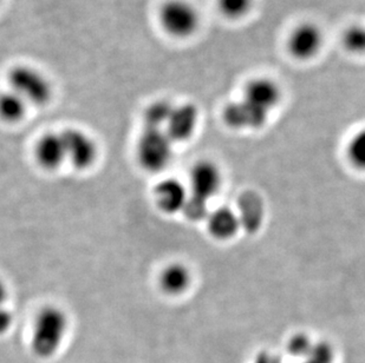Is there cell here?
Segmentation results:
<instances>
[{
    "label": "cell",
    "instance_id": "obj_1",
    "mask_svg": "<svg viewBox=\"0 0 365 363\" xmlns=\"http://www.w3.org/2000/svg\"><path fill=\"white\" fill-rule=\"evenodd\" d=\"M69 330V317L56 305H46L36 315L32 325L31 349L39 359H50L58 353Z\"/></svg>",
    "mask_w": 365,
    "mask_h": 363
},
{
    "label": "cell",
    "instance_id": "obj_2",
    "mask_svg": "<svg viewBox=\"0 0 365 363\" xmlns=\"http://www.w3.org/2000/svg\"><path fill=\"white\" fill-rule=\"evenodd\" d=\"M173 141L163 129H147L136 145V158L142 168L150 172H161L173 157Z\"/></svg>",
    "mask_w": 365,
    "mask_h": 363
},
{
    "label": "cell",
    "instance_id": "obj_3",
    "mask_svg": "<svg viewBox=\"0 0 365 363\" xmlns=\"http://www.w3.org/2000/svg\"><path fill=\"white\" fill-rule=\"evenodd\" d=\"M9 83L11 90L28 104L43 107L51 100V83L35 68L16 66L9 73Z\"/></svg>",
    "mask_w": 365,
    "mask_h": 363
},
{
    "label": "cell",
    "instance_id": "obj_4",
    "mask_svg": "<svg viewBox=\"0 0 365 363\" xmlns=\"http://www.w3.org/2000/svg\"><path fill=\"white\" fill-rule=\"evenodd\" d=\"M160 23L169 36L188 38L200 24V14L187 0H168L160 10Z\"/></svg>",
    "mask_w": 365,
    "mask_h": 363
},
{
    "label": "cell",
    "instance_id": "obj_5",
    "mask_svg": "<svg viewBox=\"0 0 365 363\" xmlns=\"http://www.w3.org/2000/svg\"><path fill=\"white\" fill-rule=\"evenodd\" d=\"M62 136L66 144V161L77 170L93 168L100 154L96 141L80 129H68L63 131Z\"/></svg>",
    "mask_w": 365,
    "mask_h": 363
},
{
    "label": "cell",
    "instance_id": "obj_6",
    "mask_svg": "<svg viewBox=\"0 0 365 363\" xmlns=\"http://www.w3.org/2000/svg\"><path fill=\"white\" fill-rule=\"evenodd\" d=\"M282 91L274 80L269 78H255L246 85L244 93L245 103L264 115L279 103Z\"/></svg>",
    "mask_w": 365,
    "mask_h": 363
},
{
    "label": "cell",
    "instance_id": "obj_7",
    "mask_svg": "<svg viewBox=\"0 0 365 363\" xmlns=\"http://www.w3.org/2000/svg\"><path fill=\"white\" fill-rule=\"evenodd\" d=\"M323 45V33L317 25L305 23L298 25L287 41L289 51L298 59H310L317 55Z\"/></svg>",
    "mask_w": 365,
    "mask_h": 363
},
{
    "label": "cell",
    "instance_id": "obj_8",
    "mask_svg": "<svg viewBox=\"0 0 365 363\" xmlns=\"http://www.w3.org/2000/svg\"><path fill=\"white\" fill-rule=\"evenodd\" d=\"M221 175L217 165L212 162H199L190 172L192 199L206 202L220 188Z\"/></svg>",
    "mask_w": 365,
    "mask_h": 363
},
{
    "label": "cell",
    "instance_id": "obj_9",
    "mask_svg": "<svg viewBox=\"0 0 365 363\" xmlns=\"http://www.w3.org/2000/svg\"><path fill=\"white\" fill-rule=\"evenodd\" d=\"M36 161L41 168L53 172L66 161V144L62 132H48L37 142L35 147Z\"/></svg>",
    "mask_w": 365,
    "mask_h": 363
},
{
    "label": "cell",
    "instance_id": "obj_10",
    "mask_svg": "<svg viewBox=\"0 0 365 363\" xmlns=\"http://www.w3.org/2000/svg\"><path fill=\"white\" fill-rule=\"evenodd\" d=\"M197 123V110L192 104L174 107L165 124V134L174 141H185L193 134Z\"/></svg>",
    "mask_w": 365,
    "mask_h": 363
},
{
    "label": "cell",
    "instance_id": "obj_11",
    "mask_svg": "<svg viewBox=\"0 0 365 363\" xmlns=\"http://www.w3.org/2000/svg\"><path fill=\"white\" fill-rule=\"evenodd\" d=\"M155 202L163 213L175 214L185 209L188 194L182 183L174 179H163L154 190Z\"/></svg>",
    "mask_w": 365,
    "mask_h": 363
},
{
    "label": "cell",
    "instance_id": "obj_12",
    "mask_svg": "<svg viewBox=\"0 0 365 363\" xmlns=\"http://www.w3.org/2000/svg\"><path fill=\"white\" fill-rule=\"evenodd\" d=\"M289 355L300 359L298 363H332V352L324 343L314 346L305 336H299L289 343Z\"/></svg>",
    "mask_w": 365,
    "mask_h": 363
},
{
    "label": "cell",
    "instance_id": "obj_13",
    "mask_svg": "<svg viewBox=\"0 0 365 363\" xmlns=\"http://www.w3.org/2000/svg\"><path fill=\"white\" fill-rule=\"evenodd\" d=\"M190 270L183 264H169L163 269L160 276L161 288L169 295L182 294L190 285Z\"/></svg>",
    "mask_w": 365,
    "mask_h": 363
},
{
    "label": "cell",
    "instance_id": "obj_14",
    "mask_svg": "<svg viewBox=\"0 0 365 363\" xmlns=\"http://www.w3.org/2000/svg\"><path fill=\"white\" fill-rule=\"evenodd\" d=\"M208 228L214 237L226 240L237 233L239 228L238 216L228 208H220L210 215Z\"/></svg>",
    "mask_w": 365,
    "mask_h": 363
},
{
    "label": "cell",
    "instance_id": "obj_15",
    "mask_svg": "<svg viewBox=\"0 0 365 363\" xmlns=\"http://www.w3.org/2000/svg\"><path fill=\"white\" fill-rule=\"evenodd\" d=\"M29 104L21 96L12 91L0 93V120L6 123L21 122L26 115Z\"/></svg>",
    "mask_w": 365,
    "mask_h": 363
},
{
    "label": "cell",
    "instance_id": "obj_16",
    "mask_svg": "<svg viewBox=\"0 0 365 363\" xmlns=\"http://www.w3.org/2000/svg\"><path fill=\"white\" fill-rule=\"evenodd\" d=\"M172 104L165 100H158L150 104L145 112V124L147 129H163L172 113Z\"/></svg>",
    "mask_w": 365,
    "mask_h": 363
},
{
    "label": "cell",
    "instance_id": "obj_17",
    "mask_svg": "<svg viewBox=\"0 0 365 363\" xmlns=\"http://www.w3.org/2000/svg\"><path fill=\"white\" fill-rule=\"evenodd\" d=\"M343 45L351 53L365 55V26H350L343 35Z\"/></svg>",
    "mask_w": 365,
    "mask_h": 363
},
{
    "label": "cell",
    "instance_id": "obj_18",
    "mask_svg": "<svg viewBox=\"0 0 365 363\" xmlns=\"http://www.w3.org/2000/svg\"><path fill=\"white\" fill-rule=\"evenodd\" d=\"M348 157L352 164L365 170V129L357 132L349 142Z\"/></svg>",
    "mask_w": 365,
    "mask_h": 363
},
{
    "label": "cell",
    "instance_id": "obj_19",
    "mask_svg": "<svg viewBox=\"0 0 365 363\" xmlns=\"http://www.w3.org/2000/svg\"><path fill=\"white\" fill-rule=\"evenodd\" d=\"M219 9L226 17L239 19L250 12L252 0H217Z\"/></svg>",
    "mask_w": 365,
    "mask_h": 363
},
{
    "label": "cell",
    "instance_id": "obj_20",
    "mask_svg": "<svg viewBox=\"0 0 365 363\" xmlns=\"http://www.w3.org/2000/svg\"><path fill=\"white\" fill-rule=\"evenodd\" d=\"M14 312L10 309L6 308L5 305L0 307V335L6 334L14 325Z\"/></svg>",
    "mask_w": 365,
    "mask_h": 363
},
{
    "label": "cell",
    "instance_id": "obj_21",
    "mask_svg": "<svg viewBox=\"0 0 365 363\" xmlns=\"http://www.w3.org/2000/svg\"><path fill=\"white\" fill-rule=\"evenodd\" d=\"M7 287L6 283L0 278V307H4L5 305V302L7 300Z\"/></svg>",
    "mask_w": 365,
    "mask_h": 363
},
{
    "label": "cell",
    "instance_id": "obj_22",
    "mask_svg": "<svg viewBox=\"0 0 365 363\" xmlns=\"http://www.w3.org/2000/svg\"><path fill=\"white\" fill-rule=\"evenodd\" d=\"M255 363H282V361L278 360L276 357L265 354V355L258 357V359L255 361Z\"/></svg>",
    "mask_w": 365,
    "mask_h": 363
},
{
    "label": "cell",
    "instance_id": "obj_23",
    "mask_svg": "<svg viewBox=\"0 0 365 363\" xmlns=\"http://www.w3.org/2000/svg\"><path fill=\"white\" fill-rule=\"evenodd\" d=\"M0 1H1V0H0Z\"/></svg>",
    "mask_w": 365,
    "mask_h": 363
}]
</instances>
